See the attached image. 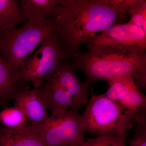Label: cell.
<instances>
[{
	"label": "cell",
	"instance_id": "1",
	"mask_svg": "<svg viewBox=\"0 0 146 146\" xmlns=\"http://www.w3.org/2000/svg\"><path fill=\"white\" fill-rule=\"evenodd\" d=\"M134 0H60L52 18L54 32L66 53L80 50L99 31L106 30L125 18Z\"/></svg>",
	"mask_w": 146,
	"mask_h": 146
},
{
	"label": "cell",
	"instance_id": "2",
	"mask_svg": "<svg viewBox=\"0 0 146 146\" xmlns=\"http://www.w3.org/2000/svg\"><path fill=\"white\" fill-rule=\"evenodd\" d=\"M88 48L70 56L73 68L83 72L89 86L98 80L107 81L115 76L128 74L135 78L138 86L146 88V50L112 45H88Z\"/></svg>",
	"mask_w": 146,
	"mask_h": 146
},
{
	"label": "cell",
	"instance_id": "3",
	"mask_svg": "<svg viewBox=\"0 0 146 146\" xmlns=\"http://www.w3.org/2000/svg\"><path fill=\"white\" fill-rule=\"evenodd\" d=\"M68 58L37 89L51 115L65 111L78 112L88 103L89 86L79 79Z\"/></svg>",
	"mask_w": 146,
	"mask_h": 146
},
{
	"label": "cell",
	"instance_id": "4",
	"mask_svg": "<svg viewBox=\"0 0 146 146\" xmlns=\"http://www.w3.org/2000/svg\"><path fill=\"white\" fill-rule=\"evenodd\" d=\"M54 31L51 19L27 22L19 28L0 32V52L16 74L42 41Z\"/></svg>",
	"mask_w": 146,
	"mask_h": 146
},
{
	"label": "cell",
	"instance_id": "5",
	"mask_svg": "<svg viewBox=\"0 0 146 146\" xmlns=\"http://www.w3.org/2000/svg\"><path fill=\"white\" fill-rule=\"evenodd\" d=\"M81 116L84 132L102 136L123 135L133 126V117L104 94L92 96Z\"/></svg>",
	"mask_w": 146,
	"mask_h": 146
},
{
	"label": "cell",
	"instance_id": "6",
	"mask_svg": "<svg viewBox=\"0 0 146 146\" xmlns=\"http://www.w3.org/2000/svg\"><path fill=\"white\" fill-rule=\"evenodd\" d=\"M69 57L57 34L52 33L21 66L16 74L17 81L21 85L30 82L35 89H39L63 60Z\"/></svg>",
	"mask_w": 146,
	"mask_h": 146
},
{
	"label": "cell",
	"instance_id": "7",
	"mask_svg": "<svg viewBox=\"0 0 146 146\" xmlns=\"http://www.w3.org/2000/svg\"><path fill=\"white\" fill-rule=\"evenodd\" d=\"M34 125L46 146H81L85 142L81 115L77 112L51 115L44 122Z\"/></svg>",
	"mask_w": 146,
	"mask_h": 146
},
{
	"label": "cell",
	"instance_id": "8",
	"mask_svg": "<svg viewBox=\"0 0 146 146\" xmlns=\"http://www.w3.org/2000/svg\"><path fill=\"white\" fill-rule=\"evenodd\" d=\"M109 87L104 94L131 117L146 109V96L139 90L133 77L128 74L109 79Z\"/></svg>",
	"mask_w": 146,
	"mask_h": 146
},
{
	"label": "cell",
	"instance_id": "9",
	"mask_svg": "<svg viewBox=\"0 0 146 146\" xmlns=\"http://www.w3.org/2000/svg\"><path fill=\"white\" fill-rule=\"evenodd\" d=\"M88 45L134 46L146 50V32L131 23L116 24L88 42Z\"/></svg>",
	"mask_w": 146,
	"mask_h": 146
},
{
	"label": "cell",
	"instance_id": "10",
	"mask_svg": "<svg viewBox=\"0 0 146 146\" xmlns=\"http://www.w3.org/2000/svg\"><path fill=\"white\" fill-rule=\"evenodd\" d=\"M13 99L32 124L42 123L48 119L47 108L38 89L25 88L16 93Z\"/></svg>",
	"mask_w": 146,
	"mask_h": 146
},
{
	"label": "cell",
	"instance_id": "11",
	"mask_svg": "<svg viewBox=\"0 0 146 146\" xmlns=\"http://www.w3.org/2000/svg\"><path fill=\"white\" fill-rule=\"evenodd\" d=\"M0 146H46L35 125L28 124L18 129L0 127Z\"/></svg>",
	"mask_w": 146,
	"mask_h": 146
},
{
	"label": "cell",
	"instance_id": "12",
	"mask_svg": "<svg viewBox=\"0 0 146 146\" xmlns=\"http://www.w3.org/2000/svg\"><path fill=\"white\" fill-rule=\"evenodd\" d=\"M60 0H21V13L27 22L34 23L51 19Z\"/></svg>",
	"mask_w": 146,
	"mask_h": 146
},
{
	"label": "cell",
	"instance_id": "13",
	"mask_svg": "<svg viewBox=\"0 0 146 146\" xmlns=\"http://www.w3.org/2000/svg\"><path fill=\"white\" fill-rule=\"evenodd\" d=\"M28 87L20 84L16 74L7 63L0 52V100L1 105H7L18 91Z\"/></svg>",
	"mask_w": 146,
	"mask_h": 146
},
{
	"label": "cell",
	"instance_id": "14",
	"mask_svg": "<svg viewBox=\"0 0 146 146\" xmlns=\"http://www.w3.org/2000/svg\"><path fill=\"white\" fill-rule=\"evenodd\" d=\"M25 21L19 1L0 0V32L15 29Z\"/></svg>",
	"mask_w": 146,
	"mask_h": 146
},
{
	"label": "cell",
	"instance_id": "15",
	"mask_svg": "<svg viewBox=\"0 0 146 146\" xmlns=\"http://www.w3.org/2000/svg\"><path fill=\"white\" fill-rule=\"evenodd\" d=\"M27 119L19 107L5 108L0 112V122L3 126L11 129H18L28 124Z\"/></svg>",
	"mask_w": 146,
	"mask_h": 146
},
{
	"label": "cell",
	"instance_id": "16",
	"mask_svg": "<svg viewBox=\"0 0 146 146\" xmlns=\"http://www.w3.org/2000/svg\"><path fill=\"white\" fill-rule=\"evenodd\" d=\"M129 23L143 28L146 32V1L134 0L127 10Z\"/></svg>",
	"mask_w": 146,
	"mask_h": 146
},
{
	"label": "cell",
	"instance_id": "17",
	"mask_svg": "<svg viewBox=\"0 0 146 146\" xmlns=\"http://www.w3.org/2000/svg\"><path fill=\"white\" fill-rule=\"evenodd\" d=\"M133 120L137 123V127L133 138L129 141V146H146V109L135 115Z\"/></svg>",
	"mask_w": 146,
	"mask_h": 146
},
{
	"label": "cell",
	"instance_id": "18",
	"mask_svg": "<svg viewBox=\"0 0 146 146\" xmlns=\"http://www.w3.org/2000/svg\"><path fill=\"white\" fill-rule=\"evenodd\" d=\"M125 141L123 135L108 134L87 139L81 146H126Z\"/></svg>",
	"mask_w": 146,
	"mask_h": 146
},
{
	"label": "cell",
	"instance_id": "19",
	"mask_svg": "<svg viewBox=\"0 0 146 146\" xmlns=\"http://www.w3.org/2000/svg\"><path fill=\"white\" fill-rule=\"evenodd\" d=\"M1 105V100H0V105Z\"/></svg>",
	"mask_w": 146,
	"mask_h": 146
}]
</instances>
